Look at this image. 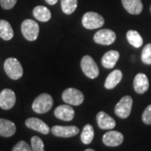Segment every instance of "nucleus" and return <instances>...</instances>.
<instances>
[{
  "mask_svg": "<svg viewBox=\"0 0 151 151\" xmlns=\"http://www.w3.org/2000/svg\"><path fill=\"white\" fill-rule=\"evenodd\" d=\"M61 9L65 14H71L77 8V0H60Z\"/></svg>",
  "mask_w": 151,
  "mask_h": 151,
  "instance_id": "24",
  "label": "nucleus"
},
{
  "mask_svg": "<svg viewBox=\"0 0 151 151\" xmlns=\"http://www.w3.org/2000/svg\"><path fill=\"white\" fill-rule=\"evenodd\" d=\"M122 77H123V74H122V71L120 70L117 69V70H114L113 71H112L108 76V77L105 81V83H104L105 88L113 89L121 81Z\"/></svg>",
  "mask_w": 151,
  "mask_h": 151,
  "instance_id": "19",
  "label": "nucleus"
},
{
  "mask_svg": "<svg viewBox=\"0 0 151 151\" xmlns=\"http://www.w3.org/2000/svg\"><path fill=\"white\" fill-rule=\"evenodd\" d=\"M45 2L50 5H54L58 2V0H45Z\"/></svg>",
  "mask_w": 151,
  "mask_h": 151,
  "instance_id": "30",
  "label": "nucleus"
},
{
  "mask_svg": "<svg viewBox=\"0 0 151 151\" xmlns=\"http://www.w3.org/2000/svg\"><path fill=\"white\" fill-rule=\"evenodd\" d=\"M51 133L56 137L70 138L76 136L79 133V129L76 126H60L55 125L51 128Z\"/></svg>",
  "mask_w": 151,
  "mask_h": 151,
  "instance_id": "10",
  "label": "nucleus"
},
{
  "mask_svg": "<svg viewBox=\"0 0 151 151\" xmlns=\"http://www.w3.org/2000/svg\"><path fill=\"white\" fill-rule=\"evenodd\" d=\"M13 151H30L32 150L31 147L28 145L25 141L21 140L18 142L13 147L12 149Z\"/></svg>",
  "mask_w": 151,
  "mask_h": 151,
  "instance_id": "27",
  "label": "nucleus"
},
{
  "mask_svg": "<svg viewBox=\"0 0 151 151\" xmlns=\"http://www.w3.org/2000/svg\"><path fill=\"white\" fill-rule=\"evenodd\" d=\"M126 37L129 41V43L133 45L135 48H139L143 45V38L140 35V34L137 32L136 30L130 29L126 34Z\"/></svg>",
  "mask_w": 151,
  "mask_h": 151,
  "instance_id": "22",
  "label": "nucleus"
},
{
  "mask_svg": "<svg viewBox=\"0 0 151 151\" xmlns=\"http://www.w3.org/2000/svg\"><path fill=\"white\" fill-rule=\"evenodd\" d=\"M104 19L102 15L95 12H87L82 17V25L88 29H94L102 27L104 24Z\"/></svg>",
  "mask_w": 151,
  "mask_h": 151,
  "instance_id": "4",
  "label": "nucleus"
},
{
  "mask_svg": "<svg viewBox=\"0 0 151 151\" xmlns=\"http://www.w3.org/2000/svg\"><path fill=\"white\" fill-rule=\"evenodd\" d=\"M124 141V135L118 131L111 130L107 132L103 137V142L105 145L116 147L120 145Z\"/></svg>",
  "mask_w": 151,
  "mask_h": 151,
  "instance_id": "11",
  "label": "nucleus"
},
{
  "mask_svg": "<svg viewBox=\"0 0 151 151\" xmlns=\"http://www.w3.org/2000/svg\"><path fill=\"white\" fill-rule=\"evenodd\" d=\"M17 0H0L1 7L4 9H11L16 4Z\"/></svg>",
  "mask_w": 151,
  "mask_h": 151,
  "instance_id": "29",
  "label": "nucleus"
},
{
  "mask_svg": "<svg viewBox=\"0 0 151 151\" xmlns=\"http://www.w3.org/2000/svg\"><path fill=\"white\" fill-rule=\"evenodd\" d=\"M53 98L48 93H42L33 102L32 108L35 113L43 114L49 112L53 106Z\"/></svg>",
  "mask_w": 151,
  "mask_h": 151,
  "instance_id": "1",
  "label": "nucleus"
},
{
  "mask_svg": "<svg viewBox=\"0 0 151 151\" xmlns=\"http://www.w3.org/2000/svg\"><path fill=\"white\" fill-rule=\"evenodd\" d=\"M141 60L146 65H151V44H148L144 47L141 54Z\"/></svg>",
  "mask_w": 151,
  "mask_h": 151,
  "instance_id": "25",
  "label": "nucleus"
},
{
  "mask_svg": "<svg viewBox=\"0 0 151 151\" xmlns=\"http://www.w3.org/2000/svg\"><path fill=\"white\" fill-rule=\"evenodd\" d=\"M14 30L11 24L4 19H0V37L4 40H10L14 37Z\"/></svg>",
  "mask_w": 151,
  "mask_h": 151,
  "instance_id": "21",
  "label": "nucleus"
},
{
  "mask_svg": "<svg viewBox=\"0 0 151 151\" xmlns=\"http://www.w3.org/2000/svg\"><path fill=\"white\" fill-rule=\"evenodd\" d=\"M119 59V53L117 50H109L103 55L102 58V65L103 67L111 69L116 65Z\"/></svg>",
  "mask_w": 151,
  "mask_h": 151,
  "instance_id": "17",
  "label": "nucleus"
},
{
  "mask_svg": "<svg viewBox=\"0 0 151 151\" xmlns=\"http://www.w3.org/2000/svg\"><path fill=\"white\" fill-rule=\"evenodd\" d=\"M133 106V99L130 96H124L117 103L114 112L115 114L121 119H127L130 115Z\"/></svg>",
  "mask_w": 151,
  "mask_h": 151,
  "instance_id": "7",
  "label": "nucleus"
},
{
  "mask_svg": "<svg viewBox=\"0 0 151 151\" xmlns=\"http://www.w3.org/2000/svg\"><path fill=\"white\" fill-rule=\"evenodd\" d=\"M142 120L145 124H148V125L151 124V104L149 105L144 111L143 115H142Z\"/></svg>",
  "mask_w": 151,
  "mask_h": 151,
  "instance_id": "28",
  "label": "nucleus"
},
{
  "mask_svg": "<svg viewBox=\"0 0 151 151\" xmlns=\"http://www.w3.org/2000/svg\"><path fill=\"white\" fill-rule=\"evenodd\" d=\"M62 100L69 105L79 106L84 101V95L80 90L70 87L63 92Z\"/></svg>",
  "mask_w": 151,
  "mask_h": 151,
  "instance_id": "5",
  "label": "nucleus"
},
{
  "mask_svg": "<svg viewBox=\"0 0 151 151\" xmlns=\"http://www.w3.org/2000/svg\"><path fill=\"white\" fill-rule=\"evenodd\" d=\"M34 17L41 22H47L51 18V13L48 8L42 5L36 6L33 10Z\"/></svg>",
  "mask_w": 151,
  "mask_h": 151,
  "instance_id": "20",
  "label": "nucleus"
},
{
  "mask_svg": "<svg viewBox=\"0 0 151 151\" xmlns=\"http://www.w3.org/2000/svg\"><path fill=\"white\" fill-rule=\"evenodd\" d=\"M150 83L147 76L144 73H139L135 76L134 80V91L139 94H144L149 89Z\"/></svg>",
  "mask_w": 151,
  "mask_h": 151,
  "instance_id": "14",
  "label": "nucleus"
},
{
  "mask_svg": "<svg viewBox=\"0 0 151 151\" xmlns=\"http://www.w3.org/2000/svg\"><path fill=\"white\" fill-rule=\"evenodd\" d=\"M21 31L24 37L29 41H35L38 38L40 26L37 22L32 19H25L21 24Z\"/></svg>",
  "mask_w": 151,
  "mask_h": 151,
  "instance_id": "3",
  "label": "nucleus"
},
{
  "mask_svg": "<svg viewBox=\"0 0 151 151\" xmlns=\"http://www.w3.org/2000/svg\"><path fill=\"white\" fill-rule=\"evenodd\" d=\"M150 12H151V5H150Z\"/></svg>",
  "mask_w": 151,
  "mask_h": 151,
  "instance_id": "32",
  "label": "nucleus"
},
{
  "mask_svg": "<svg viewBox=\"0 0 151 151\" xmlns=\"http://www.w3.org/2000/svg\"><path fill=\"white\" fill-rule=\"evenodd\" d=\"M16 132V126L10 120L0 119V136L11 137Z\"/></svg>",
  "mask_w": 151,
  "mask_h": 151,
  "instance_id": "16",
  "label": "nucleus"
},
{
  "mask_svg": "<svg viewBox=\"0 0 151 151\" xmlns=\"http://www.w3.org/2000/svg\"><path fill=\"white\" fill-rule=\"evenodd\" d=\"M25 125L28 128L33 130H35L37 132H40L43 134H48L50 133V128L47 124L44 121L37 118H29L25 121Z\"/></svg>",
  "mask_w": 151,
  "mask_h": 151,
  "instance_id": "13",
  "label": "nucleus"
},
{
  "mask_svg": "<svg viewBox=\"0 0 151 151\" xmlns=\"http://www.w3.org/2000/svg\"><path fill=\"white\" fill-rule=\"evenodd\" d=\"M94 138V129L91 124H86L82 129L81 134V140L84 145H89L92 143Z\"/></svg>",
  "mask_w": 151,
  "mask_h": 151,
  "instance_id": "23",
  "label": "nucleus"
},
{
  "mask_svg": "<svg viewBox=\"0 0 151 151\" xmlns=\"http://www.w3.org/2000/svg\"><path fill=\"white\" fill-rule=\"evenodd\" d=\"M97 122L98 127L102 129H113L116 126L115 120L103 111L97 114Z\"/></svg>",
  "mask_w": 151,
  "mask_h": 151,
  "instance_id": "15",
  "label": "nucleus"
},
{
  "mask_svg": "<svg viewBox=\"0 0 151 151\" xmlns=\"http://www.w3.org/2000/svg\"><path fill=\"white\" fill-rule=\"evenodd\" d=\"M16 102V96L13 90L5 88L0 92V108L9 110L12 108Z\"/></svg>",
  "mask_w": 151,
  "mask_h": 151,
  "instance_id": "9",
  "label": "nucleus"
},
{
  "mask_svg": "<svg viewBox=\"0 0 151 151\" xmlns=\"http://www.w3.org/2000/svg\"><path fill=\"white\" fill-rule=\"evenodd\" d=\"M4 68L7 76L12 80H19L24 73L21 64L16 58H8L4 61Z\"/></svg>",
  "mask_w": 151,
  "mask_h": 151,
  "instance_id": "2",
  "label": "nucleus"
},
{
  "mask_svg": "<svg viewBox=\"0 0 151 151\" xmlns=\"http://www.w3.org/2000/svg\"><path fill=\"white\" fill-rule=\"evenodd\" d=\"M81 67L83 73L91 79H95L99 75V70L97 63L90 55H85L82 57Z\"/></svg>",
  "mask_w": 151,
  "mask_h": 151,
  "instance_id": "6",
  "label": "nucleus"
},
{
  "mask_svg": "<svg viewBox=\"0 0 151 151\" xmlns=\"http://www.w3.org/2000/svg\"><path fill=\"white\" fill-rule=\"evenodd\" d=\"M31 149L33 151H44L45 145L42 139L38 136H33L31 138Z\"/></svg>",
  "mask_w": 151,
  "mask_h": 151,
  "instance_id": "26",
  "label": "nucleus"
},
{
  "mask_svg": "<svg viewBox=\"0 0 151 151\" xmlns=\"http://www.w3.org/2000/svg\"><path fill=\"white\" fill-rule=\"evenodd\" d=\"M54 113L57 119L67 122L71 121L75 116V111L73 108H71L70 105H67V103L58 106L55 109Z\"/></svg>",
  "mask_w": 151,
  "mask_h": 151,
  "instance_id": "12",
  "label": "nucleus"
},
{
  "mask_svg": "<svg viewBox=\"0 0 151 151\" xmlns=\"http://www.w3.org/2000/svg\"><path fill=\"white\" fill-rule=\"evenodd\" d=\"M124 9L131 14H139L143 11L141 0H122Z\"/></svg>",
  "mask_w": 151,
  "mask_h": 151,
  "instance_id": "18",
  "label": "nucleus"
},
{
  "mask_svg": "<svg viewBox=\"0 0 151 151\" xmlns=\"http://www.w3.org/2000/svg\"><path fill=\"white\" fill-rule=\"evenodd\" d=\"M94 41L97 44L103 45H109L115 41L116 34L113 30L108 29H103L98 30L93 37Z\"/></svg>",
  "mask_w": 151,
  "mask_h": 151,
  "instance_id": "8",
  "label": "nucleus"
},
{
  "mask_svg": "<svg viewBox=\"0 0 151 151\" xmlns=\"http://www.w3.org/2000/svg\"><path fill=\"white\" fill-rule=\"evenodd\" d=\"M85 151H94V150L93 149H86L85 150Z\"/></svg>",
  "mask_w": 151,
  "mask_h": 151,
  "instance_id": "31",
  "label": "nucleus"
}]
</instances>
